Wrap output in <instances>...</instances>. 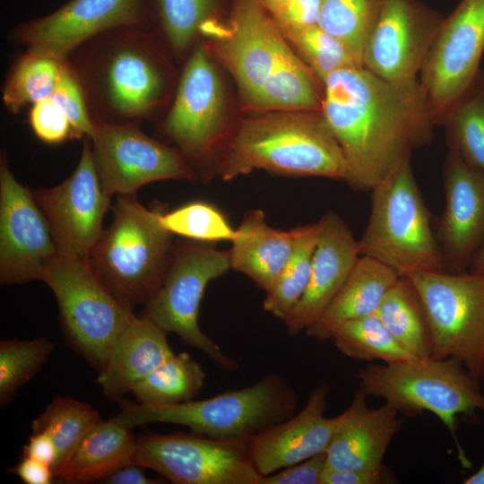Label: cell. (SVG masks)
<instances>
[{
  "instance_id": "13",
  "label": "cell",
  "mask_w": 484,
  "mask_h": 484,
  "mask_svg": "<svg viewBox=\"0 0 484 484\" xmlns=\"http://www.w3.org/2000/svg\"><path fill=\"white\" fill-rule=\"evenodd\" d=\"M484 53V0H461L445 18L419 74L436 125L478 77Z\"/></svg>"
},
{
  "instance_id": "48",
  "label": "cell",
  "mask_w": 484,
  "mask_h": 484,
  "mask_svg": "<svg viewBox=\"0 0 484 484\" xmlns=\"http://www.w3.org/2000/svg\"><path fill=\"white\" fill-rule=\"evenodd\" d=\"M143 467L137 464H127L114 471L103 480L108 484H156L160 483L157 479L145 475Z\"/></svg>"
},
{
  "instance_id": "30",
  "label": "cell",
  "mask_w": 484,
  "mask_h": 484,
  "mask_svg": "<svg viewBox=\"0 0 484 484\" xmlns=\"http://www.w3.org/2000/svg\"><path fill=\"white\" fill-rule=\"evenodd\" d=\"M322 101L314 76L292 50L263 86L254 109L321 111Z\"/></svg>"
},
{
  "instance_id": "31",
  "label": "cell",
  "mask_w": 484,
  "mask_h": 484,
  "mask_svg": "<svg viewBox=\"0 0 484 484\" xmlns=\"http://www.w3.org/2000/svg\"><path fill=\"white\" fill-rule=\"evenodd\" d=\"M206 374L187 352L174 354L135 384L139 403L171 405L192 400L202 390Z\"/></svg>"
},
{
  "instance_id": "36",
  "label": "cell",
  "mask_w": 484,
  "mask_h": 484,
  "mask_svg": "<svg viewBox=\"0 0 484 484\" xmlns=\"http://www.w3.org/2000/svg\"><path fill=\"white\" fill-rule=\"evenodd\" d=\"M331 340L342 354L358 360L390 364L417 359L396 341L376 314L346 322Z\"/></svg>"
},
{
  "instance_id": "34",
  "label": "cell",
  "mask_w": 484,
  "mask_h": 484,
  "mask_svg": "<svg viewBox=\"0 0 484 484\" xmlns=\"http://www.w3.org/2000/svg\"><path fill=\"white\" fill-rule=\"evenodd\" d=\"M101 420L90 404L68 396L55 397L31 424L33 432L46 431L56 449L54 474L66 463L88 431Z\"/></svg>"
},
{
  "instance_id": "15",
  "label": "cell",
  "mask_w": 484,
  "mask_h": 484,
  "mask_svg": "<svg viewBox=\"0 0 484 484\" xmlns=\"http://www.w3.org/2000/svg\"><path fill=\"white\" fill-rule=\"evenodd\" d=\"M119 28L152 29L149 0H68L45 16L14 26L10 38L26 50L65 62L80 46Z\"/></svg>"
},
{
  "instance_id": "46",
  "label": "cell",
  "mask_w": 484,
  "mask_h": 484,
  "mask_svg": "<svg viewBox=\"0 0 484 484\" xmlns=\"http://www.w3.org/2000/svg\"><path fill=\"white\" fill-rule=\"evenodd\" d=\"M8 471L27 484H49L55 478L49 464L25 456Z\"/></svg>"
},
{
  "instance_id": "42",
  "label": "cell",
  "mask_w": 484,
  "mask_h": 484,
  "mask_svg": "<svg viewBox=\"0 0 484 484\" xmlns=\"http://www.w3.org/2000/svg\"><path fill=\"white\" fill-rule=\"evenodd\" d=\"M29 120L35 135L46 143L56 144L74 139L70 121L51 97L32 105Z\"/></svg>"
},
{
  "instance_id": "9",
  "label": "cell",
  "mask_w": 484,
  "mask_h": 484,
  "mask_svg": "<svg viewBox=\"0 0 484 484\" xmlns=\"http://www.w3.org/2000/svg\"><path fill=\"white\" fill-rule=\"evenodd\" d=\"M229 269V250H219L214 243L190 239L177 243L162 284L144 304L142 316L178 335L185 344L200 350L220 368L235 371L239 367L238 361L203 333L198 322L208 283Z\"/></svg>"
},
{
  "instance_id": "49",
  "label": "cell",
  "mask_w": 484,
  "mask_h": 484,
  "mask_svg": "<svg viewBox=\"0 0 484 484\" xmlns=\"http://www.w3.org/2000/svg\"><path fill=\"white\" fill-rule=\"evenodd\" d=\"M468 271L473 273L484 274V240L474 255Z\"/></svg>"
},
{
  "instance_id": "28",
  "label": "cell",
  "mask_w": 484,
  "mask_h": 484,
  "mask_svg": "<svg viewBox=\"0 0 484 484\" xmlns=\"http://www.w3.org/2000/svg\"><path fill=\"white\" fill-rule=\"evenodd\" d=\"M376 314L411 355L417 359L431 357V333L426 311L407 276H400L388 290Z\"/></svg>"
},
{
  "instance_id": "24",
  "label": "cell",
  "mask_w": 484,
  "mask_h": 484,
  "mask_svg": "<svg viewBox=\"0 0 484 484\" xmlns=\"http://www.w3.org/2000/svg\"><path fill=\"white\" fill-rule=\"evenodd\" d=\"M167 332L151 320L134 315L116 341L97 377L105 396L119 400L137 382L175 354Z\"/></svg>"
},
{
  "instance_id": "44",
  "label": "cell",
  "mask_w": 484,
  "mask_h": 484,
  "mask_svg": "<svg viewBox=\"0 0 484 484\" xmlns=\"http://www.w3.org/2000/svg\"><path fill=\"white\" fill-rule=\"evenodd\" d=\"M320 9L321 0H291L270 15L284 32L317 25Z\"/></svg>"
},
{
  "instance_id": "8",
  "label": "cell",
  "mask_w": 484,
  "mask_h": 484,
  "mask_svg": "<svg viewBox=\"0 0 484 484\" xmlns=\"http://www.w3.org/2000/svg\"><path fill=\"white\" fill-rule=\"evenodd\" d=\"M53 291L68 345L99 372L135 315L106 286L89 258L58 255L43 278Z\"/></svg>"
},
{
  "instance_id": "1",
  "label": "cell",
  "mask_w": 484,
  "mask_h": 484,
  "mask_svg": "<svg viewBox=\"0 0 484 484\" xmlns=\"http://www.w3.org/2000/svg\"><path fill=\"white\" fill-rule=\"evenodd\" d=\"M321 114L345 160L344 180L371 191L428 143L436 125L419 81L393 82L364 66L323 82Z\"/></svg>"
},
{
  "instance_id": "25",
  "label": "cell",
  "mask_w": 484,
  "mask_h": 484,
  "mask_svg": "<svg viewBox=\"0 0 484 484\" xmlns=\"http://www.w3.org/2000/svg\"><path fill=\"white\" fill-rule=\"evenodd\" d=\"M298 228L270 226L262 210L246 212L229 250L231 269L249 277L265 292L277 280L294 250Z\"/></svg>"
},
{
  "instance_id": "35",
  "label": "cell",
  "mask_w": 484,
  "mask_h": 484,
  "mask_svg": "<svg viewBox=\"0 0 484 484\" xmlns=\"http://www.w3.org/2000/svg\"><path fill=\"white\" fill-rule=\"evenodd\" d=\"M294 250L263 303L264 310L284 321L303 296L311 273L318 236L317 222L299 226Z\"/></svg>"
},
{
  "instance_id": "7",
  "label": "cell",
  "mask_w": 484,
  "mask_h": 484,
  "mask_svg": "<svg viewBox=\"0 0 484 484\" xmlns=\"http://www.w3.org/2000/svg\"><path fill=\"white\" fill-rule=\"evenodd\" d=\"M367 396L382 398L399 413L429 411L455 436L459 415L484 413L480 380L455 358L414 359L368 365L355 373Z\"/></svg>"
},
{
  "instance_id": "21",
  "label": "cell",
  "mask_w": 484,
  "mask_h": 484,
  "mask_svg": "<svg viewBox=\"0 0 484 484\" xmlns=\"http://www.w3.org/2000/svg\"><path fill=\"white\" fill-rule=\"evenodd\" d=\"M329 392L327 384L319 385L298 414L247 440L252 461L262 476L326 451L340 419L324 415Z\"/></svg>"
},
{
  "instance_id": "23",
  "label": "cell",
  "mask_w": 484,
  "mask_h": 484,
  "mask_svg": "<svg viewBox=\"0 0 484 484\" xmlns=\"http://www.w3.org/2000/svg\"><path fill=\"white\" fill-rule=\"evenodd\" d=\"M359 389L339 423L325 451L326 466L343 470L380 471L383 459L403 419L388 403L370 409Z\"/></svg>"
},
{
  "instance_id": "12",
  "label": "cell",
  "mask_w": 484,
  "mask_h": 484,
  "mask_svg": "<svg viewBox=\"0 0 484 484\" xmlns=\"http://www.w3.org/2000/svg\"><path fill=\"white\" fill-rule=\"evenodd\" d=\"M200 34L210 39V49L253 109L268 78L292 50L259 0H233L228 21H211Z\"/></svg>"
},
{
  "instance_id": "43",
  "label": "cell",
  "mask_w": 484,
  "mask_h": 484,
  "mask_svg": "<svg viewBox=\"0 0 484 484\" xmlns=\"http://www.w3.org/2000/svg\"><path fill=\"white\" fill-rule=\"evenodd\" d=\"M325 467L326 453L323 452L263 476L260 484H320Z\"/></svg>"
},
{
  "instance_id": "10",
  "label": "cell",
  "mask_w": 484,
  "mask_h": 484,
  "mask_svg": "<svg viewBox=\"0 0 484 484\" xmlns=\"http://www.w3.org/2000/svg\"><path fill=\"white\" fill-rule=\"evenodd\" d=\"M426 311L435 359L455 358L484 381V274L411 272L405 274Z\"/></svg>"
},
{
  "instance_id": "16",
  "label": "cell",
  "mask_w": 484,
  "mask_h": 484,
  "mask_svg": "<svg viewBox=\"0 0 484 484\" xmlns=\"http://www.w3.org/2000/svg\"><path fill=\"white\" fill-rule=\"evenodd\" d=\"M79 162L71 176L52 187L32 191L45 214L59 255L89 258L104 230L110 206L95 167L91 139L84 137Z\"/></svg>"
},
{
  "instance_id": "45",
  "label": "cell",
  "mask_w": 484,
  "mask_h": 484,
  "mask_svg": "<svg viewBox=\"0 0 484 484\" xmlns=\"http://www.w3.org/2000/svg\"><path fill=\"white\" fill-rule=\"evenodd\" d=\"M393 472L385 467L380 471L343 470L325 467L320 484H382L395 483Z\"/></svg>"
},
{
  "instance_id": "40",
  "label": "cell",
  "mask_w": 484,
  "mask_h": 484,
  "mask_svg": "<svg viewBox=\"0 0 484 484\" xmlns=\"http://www.w3.org/2000/svg\"><path fill=\"white\" fill-rule=\"evenodd\" d=\"M160 219L169 232L190 240L231 242L236 236V229L226 216L216 206L204 201L189 202L169 212L162 210Z\"/></svg>"
},
{
  "instance_id": "47",
  "label": "cell",
  "mask_w": 484,
  "mask_h": 484,
  "mask_svg": "<svg viewBox=\"0 0 484 484\" xmlns=\"http://www.w3.org/2000/svg\"><path fill=\"white\" fill-rule=\"evenodd\" d=\"M23 456L48 463L52 470L56 461V449L50 435L46 431L33 432L22 447Z\"/></svg>"
},
{
  "instance_id": "18",
  "label": "cell",
  "mask_w": 484,
  "mask_h": 484,
  "mask_svg": "<svg viewBox=\"0 0 484 484\" xmlns=\"http://www.w3.org/2000/svg\"><path fill=\"white\" fill-rule=\"evenodd\" d=\"M444 20L419 0H382L364 47L363 66L393 82L419 80Z\"/></svg>"
},
{
  "instance_id": "6",
  "label": "cell",
  "mask_w": 484,
  "mask_h": 484,
  "mask_svg": "<svg viewBox=\"0 0 484 484\" xmlns=\"http://www.w3.org/2000/svg\"><path fill=\"white\" fill-rule=\"evenodd\" d=\"M367 225L358 241L360 255L399 275L445 271L430 214L416 183L411 160L371 190Z\"/></svg>"
},
{
  "instance_id": "29",
  "label": "cell",
  "mask_w": 484,
  "mask_h": 484,
  "mask_svg": "<svg viewBox=\"0 0 484 484\" xmlns=\"http://www.w3.org/2000/svg\"><path fill=\"white\" fill-rule=\"evenodd\" d=\"M441 125L449 151L484 177V71L448 111Z\"/></svg>"
},
{
  "instance_id": "11",
  "label": "cell",
  "mask_w": 484,
  "mask_h": 484,
  "mask_svg": "<svg viewBox=\"0 0 484 484\" xmlns=\"http://www.w3.org/2000/svg\"><path fill=\"white\" fill-rule=\"evenodd\" d=\"M133 464L175 484H260L247 441L195 433H150L136 437Z\"/></svg>"
},
{
  "instance_id": "51",
  "label": "cell",
  "mask_w": 484,
  "mask_h": 484,
  "mask_svg": "<svg viewBox=\"0 0 484 484\" xmlns=\"http://www.w3.org/2000/svg\"><path fill=\"white\" fill-rule=\"evenodd\" d=\"M464 484H484V462L480 469L463 480Z\"/></svg>"
},
{
  "instance_id": "19",
  "label": "cell",
  "mask_w": 484,
  "mask_h": 484,
  "mask_svg": "<svg viewBox=\"0 0 484 484\" xmlns=\"http://www.w3.org/2000/svg\"><path fill=\"white\" fill-rule=\"evenodd\" d=\"M58 255L48 221L32 191L15 178L1 155V284L41 281L48 266Z\"/></svg>"
},
{
  "instance_id": "22",
  "label": "cell",
  "mask_w": 484,
  "mask_h": 484,
  "mask_svg": "<svg viewBox=\"0 0 484 484\" xmlns=\"http://www.w3.org/2000/svg\"><path fill=\"white\" fill-rule=\"evenodd\" d=\"M317 225L318 236L307 287L283 321L290 336L305 331L321 316L360 256L358 241L337 213L327 212Z\"/></svg>"
},
{
  "instance_id": "37",
  "label": "cell",
  "mask_w": 484,
  "mask_h": 484,
  "mask_svg": "<svg viewBox=\"0 0 484 484\" xmlns=\"http://www.w3.org/2000/svg\"><path fill=\"white\" fill-rule=\"evenodd\" d=\"M281 33L297 56L305 65H308L322 83L337 71L363 66L360 59L346 44L318 25Z\"/></svg>"
},
{
  "instance_id": "26",
  "label": "cell",
  "mask_w": 484,
  "mask_h": 484,
  "mask_svg": "<svg viewBox=\"0 0 484 484\" xmlns=\"http://www.w3.org/2000/svg\"><path fill=\"white\" fill-rule=\"evenodd\" d=\"M400 276L382 263L360 255L332 302L305 333L318 341H328L346 322L376 314Z\"/></svg>"
},
{
  "instance_id": "5",
  "label": "cell",
  "mask_w": 484,
  "mask_h": 484,
  "mask_svg": "<svg viewBox=\"0 0 484 484\" xmlns=\"http://www.w3.org/2000/svg\"><path fill=\"white\" fill-rule=\"evenodd\" d=\"M112 210L113 221L89 260L112 293L134 308L162 284L174 250L173 234L160 222L162 207L147 209L135 194L117 195Z\"/></svg>"
},
{
  "instance_id": "50",
  "label": "cell",
  "mask_w": 484,
  "mask_h": 484,
  "mask_svg": "<svg viewBox=\"0 0 484 484\" xmlns=\"http://www.w3.org/2000/svg\"><path fill=\"white\" fill-rule=\"evenodd\" d=\"M264 9L271 14L291 0H259Z\"/></svg>"
},
{
  "instance_id": "2",
  "label": "cell",
  "mask_w": 484,
  "mask_h": 484,
  "mask_svg": "<svg viewBox=\"0 0 484 484\" xmlns=\"http://www.w3.org/2000/svg\"><path fill=\"white\" fill-rule=\"evenodd\" d=\"M159 39L152 29H115L67 58L93 122L139 125L169 102L172 76Z\"/></svg>"
},
{
  "instance_id": "38",
  "label": "cell",
  "mask_w": 484,
  "mask_h": 484,
  "mask_svg": "<svg viewBox=\"0 0 484 484\" xmlns=\"http://www.w3.org/2000/svg\"><path fill=\"white\" fill-rule=\"evenodd\" d=\"M381 3L382 0H321L317 25L346 44L362 62L364 47Z\"/></svg>"
},
{
  "instance_id": "32",
  "label": "cell",
  "mask_w": 484,
  "mask_h": 484,
  "mask_svg": "<svg viewBox=\"0 0 484 484\" xmlns=\"http://www.w3.org/2000/svg\"><path fill=\"white\" fill-rule=\"evenodd\" d=\"M65 67V62L26 50L13 63L3 88L6 109L19 113L28 105L52 95Z\"/></svg>"
},
{
  "instance_id": "33",
  "label": "cell",
  "mask_w": 484,
  "mask_h": 484,
  "mask_svg": "<svg viewBox=\"0 0 484 484\" xmlns=\"http://www.w3.org/2000/svg\"><path fill=\"white\" fill-rule=\"evenodd\" d=\"M149 1L153 30L176 56L188 51L204 24L218 19V0Z\"/></svg>"
},
{
  "instance_id": "14",
  "label": "cell",
  "mask_w": 484,
  "mask_h": 484,
  "mask_svg": "<svg viewBox=\"0 0 484 484\" xmlns=\"http://www.w3.org/2000/svg\"><path fill=\"white\" fill-rule=\"evenodd\" d=\"M92 154L104 190L110 196L135 194L169 179L194 180V168L175 148L147 134L138 124L94 122Z\"/></svg>"
},
{
  "instance_id": "27",
  "label": "cell",
  "mask_w": 484,
  "mask_h": 484,
  "mask_svg": "<svg viewBox=\"0 0 484 484\" xmlns=\"http://www.w3.org/2000/svg\"><path fill=\"white\" fill-rule=\"evenodd\" d=\"M136 451V437L131 428L111 419L100 420L83 436L55 478L66 483L103 480L119 468L131 464Z\"/></svg>"
},
{
  "instance_id": "17",
  "label": "cell",
  "mask_w": 484,
  "mask_h": 484,
  "mask_svg": "<svg viewBox=\"0 0 484 484\" xmlns=\"http://www.w3.org/2000/svg\"><path fill=\"white\" fill-rule=\"evenodd\" d=\"M163 130L190 165L210 156L219 145L223 131V92L203 44L195 46L186 59Z\"/></svg>"
},
{
  "instance_id": "41",
  "label": "cell",
  "mask_w": 484,
  "mask_h": 484,
  "mask_svg": "<svg viewBox=\"0 0 484 484\" xmlns=\"http://www.w3.org/2000/svg\"><path fill=\"white\" fill-rule=\"evenodd\" d=\"M70 121L75 139H91L96 126L89 114L81 85L65 62L63 74L50 96Z\"/></svg>"
},
{
  "instance_id": "4",
  "label": "cell",
  "mask_w": 484,
  "mask_h": 484,
  "mask_svg": "<svg viewBox=\"0 0 484 484\" xmlns=\"http://www.w3.org/2000/svg\"><path fill=\"white\" fill-rule=\"evenodd\" d=\"M298 404L295 389L280 374L271 371L251 385L208 399L158 406L123 402L121 411L111 419L127 428L169 423L212 438L247 441L291 418Z\"/></svg>"
},
{
  "instance_id": "3",
  "label": "cell",
  "mask_w": 484,
  "mask_h": 484,
  "mask_svg": "<svg viewBox=\"0 0 484 484\" xmlns=\"http://www.w3.org/2000/svg\"><path fill=\"white\" fill-rule=\"evenodd\" d=\"M256 169L342 180L346 175L321 111H266L243 119L226 141L216 172L228 181Z\"/></svg>"
},
{
  "instance_id": "20",
  "label": "cell",
  "mask_w": 484,
  "mask_h": 484,
  "mask_svg": "<svg viewBox=\"0 0 484 484\" xmlns=\"http://www.w3.org/2000/svg\"><path fill=\"white\" fill-rule=\"evenodd\" d=\"M445 206L437 240L445 272L469 270L484 240V177L449 151L444 162Z\"/></svg>"
},
{
  "instance_id": "39",
  "label": "cell",
  "mask_w": 484,
  "mask_h": 484,
  "mask_svg": "<svg viewBox=\"0 0 484 484\" xmlns=\"http://www.w3.org/2000/svg\"><path fill=\"white\" fill-rule=\"evenodd\" d=\"M55 344L46 337L0 341V403L7 405L17 390L48 361Z\"/></svg>"
}]
</instances>
